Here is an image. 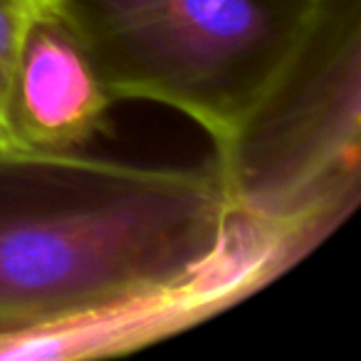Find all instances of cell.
<instances>
[{
  "mask_svg": "<svg viewBox=\"0 0 361 361\" xmlns=\"http://www.w3.org/2000/svg\"><path fill=\"white\" fill-rule=\"evenodd\" d=\"M228 216L213 156L151 166L0 149V339L183 280Z\"/></svg>",
  "mask_w": 361,
  "mask_h": 361,
  "instance_id": "cell-1",
  "label": "cell"
},
{
  "mask_svg": "<svg viewBox=\"0 0 361 361\" xmlns=\"http://www.w3.org/2000/svg\"><path fill=\"white\" fill-rule=\"evenodd\" d=\"M324 0H57L114 102L186 114L223 146L302 50Z\"/></svg>",
  "mask_w": 361,
  "mask_h": 361,
  "instance_id": "cell-2",
  "label": "cell"
},
{
  "mask_svg": "<svg viewBox=\"0 0 361 361\" xmlns=\"http://www.w3.org/2000/svg\"><path fill=\"white\" fill-rule=\"evenodd\" d=\"M228 206L331 233L361 198V0H324L302 50L213 151Z\"/></svg>",
  "mask_w": 361,
  "mask_h": 361,
  "instance_id": "cell-3",
  "label": "cell"
},
{
  "mask_svg": "<svg viewBox=\"0 0 361 361\" xmlns=\"http://www.w3.org/2000/svg\"><path fill=\"white\" fill-rule=\"evenodd\" d=\"M324 240L312 228L231 211L221 243L196 272L45 329L3 336L0 361L99 359L156 344L252 297Z\"/></svg>",
  "mask_w": 361,
  "mask_h": 361,
  "instance_id": "cell-4",
  "label": "cell"
},
{
  "mask_svg": "<svg viewBox=\"0 0 361 361\" xmlns=\"http://www.w3.org/2000/svg\"><path fill=\"white\" fill-rule=\"evenodd\" d=\"M116 102L90 50L55 3L27 20L8 99L11 149L70 154L104 134Z\"/></svg>",
  "mask_w": 361,
  "mask_h": 361,
  "instance_id": "cell-5",
  "label": "cell"
},
{
  "mask_svg": "<svg viewBox=\"0 0 361 361\" xmlns=\"http://www.w3.org/2000/svg\"><path fill=\"white\" fill-rule=\"evenodd\" d=\"M35 6V0H0V149H11L8 99H11L13 72H16L23 35Z\"/></svg>",
  "mask_w": 361,
  "mask_h": 361,
  "instance_id": "cell-6",
  "label": "cell"
},
{
  "mask_svg": "<svg viewBox=\"0 0 361 361\" xmlns=\"http://www.w3.org/2000/svg\"><path fill=\"white\" fill-rule=\"evenodd\" d=\"M35 3H55V0H35Z\"/></svg>",
  "mask_w": 361,
  "mask_h": 361,
  "instance_id": "cell-7",
  "label": "cell"
}]
</instances>
